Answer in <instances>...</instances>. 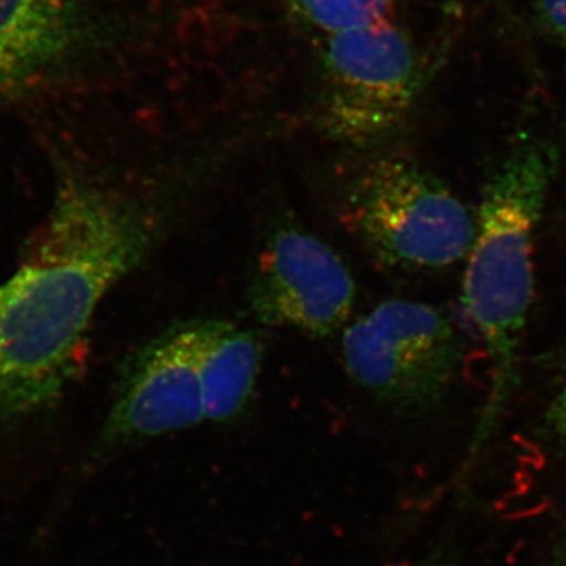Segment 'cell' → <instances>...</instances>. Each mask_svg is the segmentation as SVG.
Wrapping results in <instances>:
<instances>
[{
    "label": "cell",
    "mask_w": 566,
    "mask_h": 566,
    "mask_svg": "<svg viewBox=\"0 0 566 566\" xmlns=\"http://www.w3.org/2000/svg\"><path fill=\"white\" fill-rule=\"evenodd\" d=\"M51 167L46 218L0 283V433L61 403L104 297L161 237L158 208L128 186L69 153Z\"/></svg>",
    "instance_id": "cell-1"
},
{
    "label": "cell",
    "mask_w": 566,
    "mask_h": 566,
    "mask_svg": "<svg viewBox=\"0 0 566 566\" xmlns=\"http://www.w3.org/2000/svg\"><path fill=\"white\" fill-rule=\"evenodd\" d=\"M558 166L542 139L517 142L482 193L461 301L490 360L480 434L501 417L520 379V352L534 294V244Z\"/></svg>",
    "instance_id": "cell-2"
},
{
    "label": "cell",
    "mask_w": 566,
    "mask_h": 566,
    "mask_svg": "<svg viewBox=\"0 0 566 566\" xmlns=\"http://www.w3.org/2000/svg\"><path fill=\"white\" fill-rule=\"evenodd\" d=\"M342 226L376 263L438 271L468 256L475 218L422 164L401 153L365 151L335 188Z\"/></svg>",
    "instance_id": "cell-3"
},
{
    "label": "cell",
    "mask_w": 566,
    "mask_h": 566,
    "mask_svg": "<svg viewBox=\"0 0 566 566\" xmlns=\"http://www.w3.org/2000/svg\"><path fill=\"white\" fill-rule=\"evenodd\" d=\"M318 41L319 132L357 151L382 147L403 128L430 76L416 41L395 20Z\"/></svg>",
    "instance_id": "cell-4"
},
{
    "label": "cell",
    "mask_w": 566,
    "mask_h": 566,
    "mask_svg": "<svg viewBox=\"0 0 566 566\" xmlns=\"http://www.w3.org/2000/svg\"><path fill=\"white\" fill-rule=\"evenodd\" d=\"M342 357L354 385L378 403L424 412L449 392L463 344L452 319L433 305L389 300L346 327Z\"/></svg>",
    "instance_id": "cell-5"
},
{
    "label": "cell",
    "mask_w": 566,
    "mask_h": 566,
    "mask_svg": "<svg viewBox=\"0 0 566 566\" xmlns=\"http://www.w3.org/2000/svg\"><path fill=\"white\" fill-rule=\"evenodd\" d=\"M202 319L178 322L125 357L102 430L77 476L91 474L118 453L205 422L199 344Z\"/></svg>",
    "instance_id": "cell-6"
},
{
    "label": "cell",
    "mask_w": 566,
    "mask_h": 566,
    "mask_svg": "<svg viewBox=\"0 0 566 566\" xmlns=\"http://www.w3.org/2000/svg\"><path fill=\"white\" fill-rule=\"evenodd\" d=\"M356 283L342 256L303 227L285 223L268 237L248 285L256 322L315 338L345 327Z\"/></svg>",
    "instance_id": "cell-7"
},
{
    "label": "cell",
    "mask_w": 566,
    "mask_h": 566,
    "mask_svg": "<svg viewBox=\"0 0 566 566\" xmlns=\"http://www.w3.org/2000/svg\"><path fill=\"white\" fill-rule=\"evenodd\" d=\"M74 0H0V104L31 85L69 46Z\"/></svg>",
    "instance_id": "cell-8"
},
{
    "label": "cell",
    "mask_w": 566,
    "mask_h": 566,
    "mask_svg": "<svg viewBox=\"0 0 566 566\" xmlns=\"http://www.w3.org/2000/svg\"><path fill=\"white\" fill-rule=\"evenodd\" d=\"M262 335L222 319H202L199 371L205 422L229 423L243 416L259 381Z\"/></svg>",
    "instance_id": "cell-9"
},
{
    "label": "cell",
    "mask_w": 566,
    "mask_h": 566,
    "mask_svg": "<svg viewBox=\"0 0 566 566\" xmlns=\"http://www.w3.org/2000/svg\"><path fill=\"white\" fill-rule=\"evenodd\" d=\"M290 14L316 39L394 20L400 0H282Z\"/></svg>",
    "instance_id": "cell-10"
},
{
    "label": "cell",
    "mask_w": 566,
    "mask_h": 566,
    "mask_svg": "<svg viewBox=\"0 0 566 566\" xmlns=\"http://www.w3.org/2000/svg\"><path fill=\"white\" fill-rule=\"evenodd\" d=\"M542 20L566 44V0H536Z\"/></svg>",
    "instance_id": "cell-11"
},
{
    "label": "cell",
    "mask_w": 566,
    "mask_h": 566,
    "mask_svg": "<svg viewBox=\"0 0 566 566\" xmlns=\"http://www.w3.org/2000/svg\"><path fill=\"white\" fill-rule=\"evenodd\" d=\"M547 422H549L554 433H556L562 441L566 442V365L556 397H554L549 412H547Z\"/></svg>",
    "instance_id": "cell-12"
}]
</instances>
